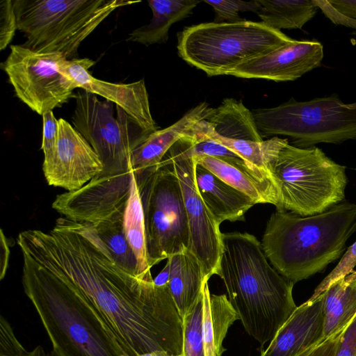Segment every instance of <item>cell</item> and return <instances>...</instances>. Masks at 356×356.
I'll return each instance as SVG.
<instances>
[{"mask_svg":"<svg viewBox=\"0 0 356 356\" xmlns=\"http://www.w3.org/2000/svg\"><path fill=\"white\" fill-rule=\"evenodd\" d=\"M17 242L22 254L63 280L94 309L124 356L183 353V319L168 286L123 268L93 223L61 217L50 230L21 232Z\"/></svg>","mask_w":356,"mask_h":356,"instance_id":"1","label":"cell"},{"mask_svg":"<svg viewBox=\"0 0 356 356\" xmlns=\"http://www.w3.org/2000/svg\"><path fill=\"white\" fill-rule=\"evenodd\" d=\"M218 275L246 332L269 343L298 306L294 284L270 264L261 243L248 233L222 234Z\"/></svg>","mask_w":356,"mask_h":356,"instance_id":"2","label":"cell"},{"mask_svg":"<svg viewBox=\"0 0 356 356\" xmlns=\"http://www.w3.org/2000/svg\"><path fill=\"white\" fill-rule=\"evenodd\" d=\"M355 232L356 204L343 201L309 216L276 210L261 244L274 268L296 284L342 257L347 241Z\"/></svg>","mask_w":356,"mask_h":356,"instance_id":"3","label":"cell"},{"mask_svg":"<svg viewBox=\"0 0 356 356\" xmlns=\"http://www.w3.org/2000/svg\"><path fill=\"white\" fill-rule=\"evenodd\" d=\"M22 282L59 356H124L94 309L57 275L22 254Z\"/></svg>","mask_w":356,"mask_h":356,"instance_id":"4","label":"cell"},{"mask_svg":"<svg viewBox=\"0 0 356 356\" xmlns=\"http://www.w3.org/2000/svg\"><path fill=\"white\" fill-rule=\"evenodd\" d=\"M139 1L13 0L21 44L38 53L78 55L81 43L115 9Z\"/></svg>","mask_w":356,"mask_h":356,"instance_id":"5","label":"cell"},{"mask_svg":"<svg viewBox=\"0 0 356 356\" xmlns=\"http://www.w3.org/2000/svg\"><path fill=\"white\" fill-rule=\"evenodd\" d=\"M295 40L261 22H207L178 33L179 56L209 76L227 74L238 65Z\"/></svg>","mask_w":356,"mask_h":356,"instance_id":"6","label":"cell"},{"mask_svg":"<svg viewBox=\"0 0 356 356\" xmlns=\"http://www.w3.org/2000/svg\"><path fill=\"white\" fill-rule=\"evenodd\" d=\"M271 177L278 193L277 210L309 216L345 200L346 167L316 146L300 148L286 144L279 152Z\"/></svg>","mask_w":356,"mask_h":356,"instance_id":"7","label":"cell"},{"mask_svg":"<svg viewBox=\"0 0 356 356\" xmlns=\"http://www.w3.org/2000/svg\"><path fill=\"white\" fill-rule=\"evenodd\" d=\"M72 115L73 127L85 138L99 156L102 171L90 181L104 185L113 181L130 189L134 177L132 152L150 135L126 112L113 103L100 101L92 93L79 88Z\"/></svg>","mask_w":356,"mask_h":356,"instance_id":"8","label":"cell"},{"mask_svg":"<svg viewBox=\"0 0 356 356\" xmlns=\"http://www.w3.org/2000/svg\"><path fill=\"white\" fill-rule=\"evenodd\" d=\"M252 113L262 137L287 136L298 147L356 140V102L344 104L337 94L306 102L291 98Z\"/></svg>","mask_w":356,"mask_h":356,"instance_id":"9","label":"cell"},{"mask_svg":"<svg viewBox=\"0 0 356 356\" xmlns=\"http://www.w3.org/2000/svg\"><path fill=\"white\" fill-rule=\"evenodd\" d=\"M139 191L152 268L189 248L188 218L179 179L170 164L161 162Z\"/></svg>","mask_w":356,"mask_h":356,"instance_id":"10","label":"cell"},{"mask_svg":"<svg viewBox=\"0 0 356 356\" xmlns=\"http://www.w3.org/2000/svg\"><path fill=\"white\" fill-rule=\"evenodd\" d=\"M10 49L1 67L16 96L32 111L42 115L75 97L78 87L65 71L67 59L62 54L38 53L21 44Z\"/></svg>","mask_w":356,"mask_h":356,"instance_id":"11","label":"cell"},{"mask_svg":"<svg viewBox=\"0 0 356 356\" xmlns=\"http://www.w3.org/2000/svg\"><path fill=\"white\" fill-rule=\"evenodd\" d=\"M161 162L170 164L179 179L189 228L188 249L200 260L209 278L218 275L222 233L199 193L195 175L196 161L189 152L188 138L178 140Z\"/></svg>","mask_w":356,"mask_h":356,"instance_id":"12","label":"cell"},{"mask_svg":"<svg viewBox=\"0 0 356 356\" xmlns=\"http://www.w3.org/2000/svg\"><path fill=\"white\" fill-rule=\"evenodd\" d=\"M102 170V163L89 143L68 122L60 118L54 164L44 175L47 184L74 191Z\"/></svg>","mask_w":356,"mask_h":356,"instance_id":"13","label":"cell"},{"mask_svg":"<svg viewBox=\"0 0 356 356\" xmlns=\"http://www.w3.org/2000/svg\"><path fill=\"white\" fill-rule=\"evenodd\" d=\"M95 63L89 58H74L66 60L64 69L78 88L102 96L120 106L147 134L157 131L144 79L131 83H114L98 79L88 71Z\"/></svg>","mask_w":356,"mask_h":356,"instance_id":"14","label":"cell"},{"mask_svg":"<svg viewBox=\"0 0 356 356\" xmlns=\"http://www.w3.org/2000/svg\"><path fill=\"white\" fill-rule=\"evenodd\" d=\"M323 55V44L317 40H295L238 65L228 75L274 81H294L318 67Z\"/></svg>","mask_w":356,"mask_h":356,"instance_id":"15","label":"cell"},{"mask_svg":"<svg viewBox=\"0 0 356 356\" xmlns=\"http://www.w3.org/2000/svg\"><path fill=\"white\" fill-rule=\"evenodd\" d=\"M323 294L298 306L260 356H297L323 339Z\"/></svg>","mask_w":356,"mask_h":356,"instance_id":"16","label":"cell"},{"mask_svg":"<svg viewBox=\"0 0 356 356\" xmlns=\"http://www.w3.org/2000/svg\"><path fill=\"white\" fill-rule=\"evenodd\" d=\"M195 181L199 193L218 225L223 221L243 220L256 202L196 163Z\"/></svg>","mask_w":356,"mask_h":356,"instance_id":"17","label":"cell"},{"mask_svg":"<svg viewBox=\"0 0 356 356\" xmlns=\"http://www.w3.org/2000/svg\"><path fill=\"white\" fill-rule=\"evenodd\" d=\"M167 260L170 271L168 289L183 319L202 296L204 284L209 278L200 260L189 249L172 254Z\"/></svg>","mask_w":356,"mask_h":356,"instance_id":"18","label":"cell"},{"mask_svg":"<svg viewBox=\"0 0 356 356\" xmlns=\"http://www.w3.org/2000/svg\"><path fill=\"white\" fill-rule=\"evenodd\" d=\"M202 333L204 356H222V342L229 327L239 318L227 295L211 294L208 282L202 291Z\"/></svg>","mask_w":356,"mask_h":356,"instance_id":"19","label":"cell"},{"mask_svg":"<svg viewBox=\"0 0 356 356\" xmlns=\"http://www.w3.org/2000/svg\"><path fill=\"white\" fill-rule=\"evenodd\" d=\"M323 294V339L343 331L356 316V271L332 284Z\"/></svg>","mask_w":356,"mask_h":356,"instance_id":"20","label":"cell"},{"mask_svg":"<svg viewBox=\"0 0 356 356\" xmlns=\"http://www.w3.org/2000/svg\"><path fill=\"white\" fill-rule=\"evenodd\" d=\"M152 18L147 24L134 29L127 41L146 46L165 43L168 39L171 26L187 17L200 1L196 0H150L147 1Z\"/></svg>","mask_w":356,"mask_h":356,"instance_id":"21","label":"cell"},{"mask_svg":"<svg viewBox=\"0 0 356 356\" xmlns=\"http://www.w3.org/2000/svg\"><path fill=\"white\" fill-rule=\"evenodd\" d=\"M202 165L227 184L245 193L256 204L268 203L278 206V193L273 183L258 179L227 162L214 157H193Z\"/></svg>","mask_w":356,"mask_h":356,"instance_id":"22","label":"cell"},{"mask_svg":"<svg viewBox=\"0 0 356 356\" xmlns=\"http://www.w3.org/2000/svg\"><path fill=\"white\" fill-rule=\"evenodd\" d=\"M217 135L232 140L262 141L253 113L242 102L225 99L207 120Z\"/></svg>","mask_w":356,"mask_h":356,"instance_id":"23","label":"cell"},{"mask_svg":"<svg viewBox=\"0 0 356 356\" xmlns=\"http://www.w3.org/2000/svg\"><path fill=\"white\" fill-rule=\"evenodd\" d=\"M206 134L238 155L263 179L274 184L271 171L280 151L289 143L286 138L275 136L259 142L228 139L215 134L209 122Z\"/></svg>","mask_w":356,"mask_h":356,"instance_id":"24","label":"cell"},{"mask_svg":"<svg viewBox=\"0 0 356 356\" xmlns=\"http://www.w3.org/2000/svg\"><path fill=\"white\" fill-rule=\"evenodd\" d=\"M123 225L126 238L137 260V276L142 279L153 280L147 256L140 193L135 176L132 180L130 196L124 213Z\"/></svg>","mask_w":356,"mask_h":356,"instance_id":"25","label":"cell"},{"mask_svg":"<svg viewBox=\"0 0 356 356\" xmlns=\"http://www.w3.org/2000/svg\"><path fill=\"white\" fill-rule=\"evenodd\" d=\"M257 15L265 25L274 29L302 27L316 15L313 0H258Z\"/></svg>","mask_w":356,"mask_h":356,"instance_id":"26","label":"cell"},{"mask_svg":"<svg viewBox=\"0 0 356 356\" xmlns=\"http://www.w3.org/2000/svg\"><path fill=\"white\" fill-rule=\"evenodd\" d=\"M123 217L124 215L115 216L93 224L114 259L126 270L137 276L138 263L124 234Z\"/></svg>","mask_w":356,"mask_h":356,"instance_id":"27","label":"cell"},{"mask_svg":"<svg viewBox=\"0 0 356 356\" xmlns=\"http://www.w3.org/2000/svg\"><path fill=\"white\" fill-rule=\"evenodd\" d=\"M202 295L183 318L184 356H204L202 325Z\"/></svg>","mask_w":356,"mask_h":356,"instance_id":"28","label":"cell"},{"mask_svg":"<svg viewBox=\"0 0 356 356\" xmlns=\"http://www.w3.org/2000/svg\"><path fill=\"white\" fill-rule=\"evenodd\" d=\"M204 2L211 6L216 13L215 22H234L242 20L239 12H253L257 13L259 4L258 0L249 1L239 0H219Z\"/></svg>","mask_w":356,"mask_h":356,"instance_id":"29","label":"cell"},{"mask_svg":"<svg viewBox=\"0 0 356 356\" xmlns=\"http://www.w3.org/2000/svg\"><path fill=\"white\" fill-rule=\"evenodd\" d=\"M42 141L41 149L44 153L42 170L44 175L52 168L56 152L58 140V120H56L52 111L42 115Z\"/></svg>","mask_w":356,"mask_h":356,"instance_id":"30","label":"cell"},{"mask_svg":"<svg viewBox=\"0 0 356 356\" xmlns=\"http://www.w3.org/2000/svg\"><path fill=\"white\" fill-rule=\"evenodd\" d=\"M355 266L356 241L346 250L338 264L317 286L309 300L316 298L334 282L352 273Z\"/></svg>","mask_w":356,"mask_h":356,"instance_id":"31","label":"cell"},{"mask_svg":"<svg viewBox=\"0 0 356 356\" xmlns=\"http://www.w3.org/2000/svg\"><path fill=\"white\" fill-rule=\"evenodd\" d=\"M17 30V17L13 0L0 1V50L3 51L11 42Z\"/></svg>","mask_w":356,"mask_h":356,"instance_id":"32","label":"cell"},{"mask_svg":"<svg viewBox=\"0 0 356 356\" xmlns=\"http://www.w3.org/2000/svg\"><path fill=\"white\" fill-rule=\"evenodd\" d=\"M27 350L17 339L7 319L0 318V356H22Z\"/></svg>","mask_w":356,"mask_h":356,"instance_id":"33","label":"cell"},{"mask_svg":"<svg viewBox=\"0 0 356 356\" xmlns=\"http://www.w3.org/2000/svg\"><path fill=\"white\" fill-rule=\"evenodd\" d=\"M343 331L323 340L318 344L309 348L297 356H335Z\"/></svg>","mask_w":356,"mask_h":356,"instance_id":"34","label":"cell"},{"mask_svg":"<svg viewBox=\"0 0 356 356\" xmlns=\"http://www.w3.org/2000/svg\"><path fill=\"white\" fill-rule=\"evenodd\" d=\"M335 356H356V316L343 331Z\"/></svg>","mask_w":356,"mask_h":356,"instance_id":"35","label":"cell"},{"mask_svg":"<svg viewBox=\"0 0 356 356\" xmlns=\"http://www.w3.org/2000/svg\"><path fill=\"white\" fill-rule=\"evenodd\" d=\"M318 8L322 10L327 17L334 24H343L356 29V19L349 18L334 8L328 1L313 0Z\"/></svg>","mask_w":356,"mask_h":356,"instance_id":"36","label":"cell"},{"mask_svg":"<svg viewBox=\"0 0 356 356\" xmlns=\"http://www.w3.org/2000/svg\"><path fill=\"white\" fill-rule=\"evenodd\" d=\"M328 2L339 13L356 19V0H330Z\"/></svg>","mask_w":356,"mask_h":356,"instance_id":"37","label":"cell"},{"mask_svg":"<svg viewBox=\"0 0 356 356\" xmlns=\"http://www.w3.org/2000/svg\"><path fill=\"white\" fill-rule=\"evenodd\" d=\"M170 272V263L167 260L163 268L154 279V284L157 286H168Z\"/></svg>","mask_w":356,"mask_h":356,"instance_id":"38","label":"cell"},{"mask_svg":"<svg viewBox=\"0 0 356 356\" xmlns=\"http://www.w3.org/2000/svg\"><path fill=\"white\" fill-rule=\"evenodd\" d=\"M22 356H59L53 350L47 351L42 346H37L33 350L26 351Z\"/></svg>","mask_w":356,"mask_h":356,"instance_id":"39","label":"cell"},{"mask_svg":"<svg viewBox=\"0 0 356 356\" xmlns=\"http://www.w3.org/2000/svg\"><path fill=\"white\" fill-rule=\"evenodd\" d=\"M171 354L165 351H154L143 354L140 356H170Z\"/></svg>","mask_w":356,"mask_h":356,"instance_id":"40","label":"cell"},{"mask_svg":"<svg viewBox=\"0 0 356 356\" xmlns=\"http://www.w3.org/2000/svg\"><path fill=\"white\" fill-rule=\"evenodd\" d=\"M353 34H355V35H356V31H355V32H353Z\"/></svg>","mask_w":356,"mask_h":356,"instance_id":"41","label":"cell"}]
</instances>
